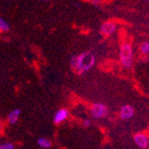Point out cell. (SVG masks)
Instances as JSON below:
<instances>
[{
  "label": "cell",
  "mask_w": 149,
  "mask_h": 149,
  "mask_svg": "<svg viewBox=\"0 0 149 149\" xmlns=\"http://www.w3.org/2000/svg\"><path fill=\"white\" fill-rule=\"evenodd\" d=\"M95 63H96L95 56L89 52L83 53L78 56H73L70 61L72 68L79 73L86 72L90 70L95 65Z\"/></svg>",
  "instance_id": "1"
},
{
  "label": "cell",
  "mask_w": 149,
  "mask_h": 149,
  "mask_svg": "<svg viewBox=\"0 0 149 149\" xmlns=\"http://www.w3.org/2000/svg\"><path fill=\"white\" fill-rule=\"evenodd\" d=\"M120 59L123 66L126 69L131 67L133 63V50L130 44L125 43L120 47Z\"/></svg>",
  "instance_id": "2"
},
{
  "label": "cell",
  "mask_w": 149,
  "mask_h": 149,
  "mask_svg": "<svg viewBox=\"0 0 149 149\" xmlns=\"http://www.w3.org/2000/svg\"><path fill=\"white\" fill-rule=\"evenodd\" d=\"M108 113H109V110H108L107 106L101 103H96L90 107V114L96 120L106 117Z\"/></svg>",
  "instance_id": "3"
},
{
  "label": "cell",
  "mask_w": 149,
  "mask_h": 149,
  "mask_svg": "<svg viewBox=\"0 0 149 149\" xmlns=\"http://www.w3.org/2000/svg\"><path fill=\"white\" fill-rule=\"evenodd\" d=\"M134 142L139 148L146 149L148 147L149 139L147 135H146L145 133H137L134 136Z\"/></svg>",
  "instance_id": "4"
},
{
  "label": "cell",
  "mask_w": 149,
  "mask_h": 149,
  "mask_svg": "<svg viewBox=\"0 0 149 149\" xmlns=\"http://www.w3.org/2000/svg\"><path fill=\"white\" fill-rule=\"evenodd\" d=\"M135 114V110L134 108L130 105V104H125L121 106L120 110V117L123 120H129L131 119Z\"/></svg>",
  "instance_id": "5"
},
{
  "label": "cell",
  "mask_w": 149,
  "mask_h": 149,
  "mask_svg": "<svg viewBox=\"0 0 149 149\" xmlns=\"http://www.w3.org/2000/svg\"><path fill=\"white\" fill-rule=\"evenodd\" d=\"M69 116V112L65 108H60L58 111L54 115V123L56 124H60L68 118Z\"/></svg>",
  "instance_id": "6"
},
{
  "label": "cell",
  "mask_w": 149,
  "mask_h": 149,
  "mask_svg": "<svg viewBox=\"0 0 149 149\" xmlns=\"http://www.w3.org/2000/svg\"><path fill=\"white\" fill-rule=\"evenodd\" d=\"M116 30V25L112 22H106L101 27V32L104 36H110L112 35Z\"/></svg>",
  "instance_id": "7"
},
{
  "label": "cell",
  "mask_w": 149,
  "mask_h": 149,
  "mask_svg": "<svg viewBox=\"0 0 149 149\" xmlns=\"http://www.w3.org/2000/svg\"><path fill=\"white\" fill-rule=\"evenodd\" d=\"M21 115V110L16 108V109H13V111H11L8 115H7V121L10 124H15Z\"/></svg>",
  "instance_id": "8"
},
{
  "label": "cell",
  "mask_w": 149,
  "mask_h": 149,
  "mask_svg": "<svg viewBox=\"0 0 149 149\" xmlns=\"http://www.w3.org/2000/svg\"><path fill=\"white\" fill-rule=\"evenodd\" d=\"M38 145L41 148L47 149V148H50L52 146V142L46 138H40L38 139Z\"/></svg>",
  "instance_id": "9"
},
{
  "label": "cell",
  "mask_w": 149,
  "mask_h": 149,
  "mask_svg": "<svg viewBox=\"0 0 149 149\" xmlns=\"http://www.w3.org/2000/svg\"><path fill=\"white\" fill-rule=\"evenodd\" d=\"M9 30H10L9 24L5 20L0 18V31H8Z\"/></svg>",
  "instance_id": "10"
},
{
  "label": "cell",
  "mask_w": 149,
  "mask_h": 149,
  "mask_svg": "<svg viewBox=\"0 0 149 149\" xmlns=\"http://www.w3.org/2000/svg\"><path fill=\"white\" fill-rule=\"evenodd\" d=\"M140 51L142 53V55L147 56L148 53H149V43L148 42H144L140 47Z\"/></svg>",
  "instance_id": "11"
},
{
  "label": "cell",
  "mask_w": 149,
  "mask_h": 149,
  "mask_svg": "<svg viewBox=\"0 0 149 149\" xmlns=\"http://www.w3.org/2000/svg\"><path fill=\"white\" fill-rule=\"evenodd\" d=\"M0 149H15V145L11 142H4L0 144Z\"/></svg>",
  "instance_id": "12"
},
{
  "label": "cell",
  "mask_w": 149,
  "mask_h": 149,
  "mask_svg": "<svg viewBox=\"0 0 149 149\" xmlns=\"http://www.w3.org/2000/svg\"><path fill=\"white\" fill-rule=\"evenodd\" d=\"M92 125V121L91 120H85L83 121V127L84 128H89Z\"/></svg>",
  "instance_id": "13"
},
{
  "label": "cell",
  "mask_w": 149,
  "mask_h": 149,
  "mask_svg": "<svg viewBox=\"0 0 149 149\" xmlns=\"http://www.w3.org/2000/svg\"><path fill=\"white\" fill-rule=\"evenodd\" d=\"M92 4H94L95 6H98L101 3V0H91Z\"/></svg>",
  "instance_id": "14"
},
{
  "label": "cell",
  "mask_w": 149,
  "mask_h": 149,
  "mask_svg": "<svg viewBox=\"0 0 149 149\" xmlns=\"http://www.w3.org/2000/svg\"><path fill=\"white\" fill-rule=\"evenodd\" d=\"M145 1H146V2H148V1H149V0H145Z\"/></svg>",
  "instance_id": "15"
},
{
  "label": "cell",
  "mask_w": 149,
  "mask_h": 149,
  "mask_svg": "<svg viewBox=\"0 0 149 149\" xmlns=\"http://www.w3.org/2000/svg\"><path fill=\"white\" fill-rule=\"evenodd\" d=\"M42 1H48V0H42Z\"/></svg>",
  "instance_id": "16"
}]
</instances>
